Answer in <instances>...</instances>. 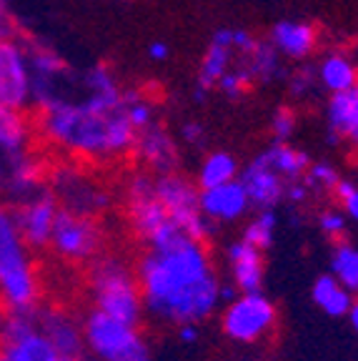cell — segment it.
<instances>
[{
    "label": "cell",
    "instance_id": "1",
    "mask_svg": "<svg viewBox=\"0 0 358 361\" xmlns=\"http://www.w3.org/2000/svg\"><path fill=\"white\" fill-rule=\"evenodd\" d=\"M143 309L163 324H201L221 306V279L203 241L180 238L163 248H148L135 266Z\"/></svg>",
    "mask_w": 358,
    "mask_h": 361
},
{
    "label": "cell",
    "instance_id": "2",
    "mask_svg": "<svg viewBox=\"0 0 358 361\" xmlns=\"http://www.w3.org/2000/svg\"><path fill=\"white\" fill-rule=\"evenodd\" d=\"M35 133L45 146L73 161H113L133 151L135 126L125 113V90H85L38 106Z\"/></svg>",
    "mask_w": 358,
    "mask_h": 361
},
{
    "label": "cell",
    "instance_id": "3",
    "mask_svg": "<svg viewBox=\"0 0 358 361\" xmlns=\"http://www.w3.org/2000/svg\"><path fill=\"white\" fill-rule=\"evenodd\" d=\"M33 143L35 121L28 111L0 106V201L18 203L45 188L48 166Z\"/></svg>",
    "mask_w": 358,
    "mask_h": 361
},
{
    "label": "cell",
    "instance_id": "4",
    "mask_svg": "<svg viewBox=\"0 0 358 361\" xmlns=\"http://www.w3.org/2000/svg\"><path fill=\"white\" fill-rule=\"evenodd\" d=\"M43 299V279L33 248L23 241L13 206L0 201V301L11 314H30Z\"/></svg>",
    "mask_w": 358,
    "mask_h": 361
},
{
    "label": "cell",
    "instance_id": "5",
    "mask_svg": "<svg viewBox=\"0 0 358 361\" xmlns=\"http://www.w3.org/2000/svg\"><path fill=\"white\" fill-rule=\"evenodd\" d=\"M88 291L93 309L121 322L138 324L146 314L143 293L135 271L118 256L93 259L88 274Z\"/></svg>",
    "mask_w": 358,
    "mask_h": 361
},
{
    "label": "cell",
    "instance_id": "6",
    "mask_svg": "<svg viewBox=\"0 0 358 361\" xmlns=\"http://www.w3.org/2000/svg\"><path fill=\"white\" fill-rule=\"evenodd\" d=\"M83 344L95 361H153V351L138 324L121 322L101 311H90L83 322Z\"/></svg>",
    "mask_w": 358,
    "mask_h": 361
},
{
    "label": "cell",
    "instance_id": "7",
    "mask_svg": "<svg viewBox=\"0 0 358 361\" xmlns=\"http://www.w3.org/2000/svg\"><path fill=\"white\" fill-rule=\"evenodd\" d=\"M45 188L53 193L61 209L75 214L98 219L111 206V193L106 186L80 164H58L48 169Z\"/></svg>",
    "mask_w": 358,
    "mask_h": 361
},
{
    "label": "cell",
    "instance_id": "8",
    "mask_svg": "<svg viewBox=\"0 0 358 361\" xmlns=\"http://www.w3.org/2000/svg\"><path fill=\"white\" fill-rule=\"evenodd\" d=\"M153 188H156L158 201L163 203V209L175 224L188 233L190 238L206 243L208 238L216 233V224L206 219L201 211V188H196L188 178L180 173L171 171V173H158L153 176Z\"/></svg>",
    "mask_w": 358,
    "mask_h": 361
},
{
    "label": "cell",
    "instance_id": "9",
    "mask_svg": "<svg viewBox=\"0 0 358 361\" xmlns=\"http://www.w3.org/2000/svg\"><path fill=\"white\" fill-rule=\"evenodd\" d=\"M276 306L264 291H238L221 314V329L230 341L256 344L276 326Z\"/></svg>",
    "mask_w": 358,
    "mask_h": 361
},
{
    "label": "cell",
    "instance_id": "10",
    "mask_svg": "<svg viewBox=\"0 0 358 361\" xmlns=\"http://www.w3.org/2000/svg\"><path fill=\"white\" fill-rule=\"evenodd\" d=\"M48 248L53 251L56 259L66 261V264H88L101 254L103 228L95 216L61 209Z\"/></svg>",
    "mask_w": 358,
    "mask_h": 361
},
{
    "label": "cell",
    "instance_id": "11",
    "mask_svg": "<svg viewBox=\"0 0 358 361\" xmlns=\"http://www.w3.org/2000/svg\"><path fill=\"white\" fill-rule=\"evenodd\" d=\"M0 106L20 111L33 106V68L28 43L16 35L0 38Z\"/></svg>",
    "mask_w": 358,
    "mask_h": 361
},
{
    "label": "cell",
    "instance_id": "12",
    "mask_svg": "<svg viewBox=\"0 0 358 361\" xmlns=\"http://www.w3.org/2000/svg\"><path fill=\"white\" fill-rule=\"evenodd\" d=\"M0 361H78L68 359L38 331L30 314H11L0 331Z\"/></svg>",
    "mask_w": 358,
    "mask_h": 361
},
{
    "label": "cell",
    "instance_id": "13",
    "mask_svg": "<svg viewBox=\"0 0 358 361\" xmlns=\"http://www.w3.org/2000/svg\"><path fill=\"white\" fill-rule=\"evenodd\" d=\"M58 211H61V206H58V201L53 198V193L48 188L13 203V216H16L18 231H20L23 241L28 243L33 251L48 248Z\"/></svg>",
    "mask_w": 358,
    "mask_h": 361
},
{
    "label": "cell",
    "instance_id": "14",
    "mask_svg": "<svg viewBox=\"0 0 358 361\" xmlns=\"http://www.w3.org/2000/svg\"><path fill=\"white\" fill-rule=\"evenodd\" d=\"M125 206H128V219L133 231L138 233L143 241L151 236L153 231H158L166 221H171V216L166 214L163 203L158 201L156 188H153V176L148 173H135L128 180L125 188Z\"/></svg>",
    "mask_w": 358,
    "mask_h": 361
},
{
    "label": "cell",
    "instance_id": "15",
    "mask_svg": "<svg viewBox=\"0 0 358 361\" xmlns=\"http://www.w3.org/2000/svg\"><path fill=\"white\" fill-rule=\"evenodd\" d=\"M35 326L43 334L56 351H61L68 359H80L85 344H83V326L70 311L63 306H38L33 311Z\"/></svg>",
    "mask_w": 358,
    "mask_h": 361
},
{
    "label": "cell",
    "instance_id": "16",
    "mask_svg": "<svg viewBox=\"0 0 358 361\" xmlns=\"http://www.w3.org/2000/svg\"><path fill=\"white\" fill-rule=\"evenodd\" d=\"M201 211L206 219H211L213 224H230L246 216V211L251 209V201L246 196V188L238 178L221 183V186L201 188Z\"/></svg>",
    "mask_w": 358,
    "mask_h": 361
},
{
    "label": "cell",
    "instance_id": "17",
    "mask_svg": "<svg viewBox=\"0 0 358 361\" xmlns=\"http://www.w3.org/2000/svg\"><path fill=\"white\" fill-rule=\"evenodd\" d=\"M238 180L246 188L251 206H256L258 211L273 209L285 196V178L276 173L261 156L251 161L243 171H238Z\"/></svg>",
    "mask_w": 358,
    "mask_h": 361
},
{
    "label": "cell",
    "instance_id": "18",
    "mask_svg": "<svg viewBox=\"0 0 358 361\" xmlns=\"http://www.w3.org/2000/svg\"><path fill=\"white\" fill-rule=\"evenodd\" d=\"M133 151L143 161V166H148L156 176L171 173L178 166V146H175L173 135L156 123H148L146 128L138 130Z\"/></svg>",
    "mask_w": 358,
    "mask_h": 361
},
{
    "label": "cell",
    "instance_id": "19",
    "mask_svg": "<svg viewBox=\"0 0 358 361\" xmlns=\"http://www.w3.org/2000/svg\"><path fill=\"white\" fill-rule=\"evenodd\" d=\"M228 259L230 279L238 291H261L264 288L266 269H264V251L251 246L248 241L238 238L226 251Z\"/></svg>",
    "mask_w": 358,
    "mask_h": 361
},
{
    "label": "cell",
    "instance_id": "20",
    "mask_svg": "<svg viewBox=\"0 0 358 361\" xmlns=\"http://www.w3.org/2000/svg\"><path fill=\"white\" fill-rule=\"evenodd\" d=\"M316 40H319V30L306 20H280L271 30V43L276 45V51L296 61L314 51Z\"/></svg>",
    "mask_w": 358,
    "mask_h": 361
},
{
    "label": "cell",
    "instance_id": "21",
    "mask_svg": "<svg viewBox=\"0 0 358 361\" xmlns=\"http://www.w3.org/2000/svg\"><path fill=\"white\" fill-rule=\"evenodd\" d=\"M230 30L233 28H223L213 35L211 43H208V51L201 61V71H198V88L201 90H211L216 88V83L221 80V75L226 73L233 63V38H230Z\"/></svg>",
    "mask_w": 358,
    "mask_h": 361
},
{
    "label": "cell",
    "instance_id": "22",
    "mask_svg": "<svg viewBox=\"0 0 358 361\" xmlns=\"http://www.w3.org/2000/svg\"><path fill=\"white\" fill-rule=\"evenodd\" d=\"M331 141L348 138L358 146V83L341 93H333L328 101Z\"/></svg>",
    "mask_w": 358,
    "mask_h": 361
},
{
    "label": "cell",
    "instance_id": "23",
    "mask_svg": "<svg viewBox=\"0 0 358 361\" xmlns=\"http://www.w3.org/2000/svg\"><path fill=\"white\" fill-rule=\"evenodd\" d=\"M311 296H314V304L319 306L326 316H346L353 299H356L333 274H326V276L316 279Z\"/></svg>",
    "mask_w": 358,
    "mask_h": 361
},
{
    "label": "cell",
    "instance_id": "24",
    "mask_svg": "<svg viewBox=\"0 0 358 361\" xmlns=\"http://www.w3.org/2000/svg\"><path fill=\"white\" fill-rule=\"evenodd\" d=\"M261 158H264L276 173L283 176L285 180H298L306 173L308 164H311L306 153L293 148L288 141H276L268 151L261 153Z\"/></svg>",
    "mask_w": 358,
    "mask_h": 361
},
{
    "label": "cell",
    "instance_id": "25",
    "mask_svg": "<svg viewBox=\"0 0 358 361\" xmlns=\"http://www.w3.org/2000/svg\"><path fill=\"white\" fill-rule=\"evenodd\" d=\"M241 68L251 75L253 83H256V80L268 83V80L280 75V53L276 51L273 43H261V40H258L251 51L241 56Z\"/></svg>",
    "mask_w": 358,
    "mask_h": 361
},
{
    "label": "cell",
    "instance_id": "26",
    "mask_svg": "<svg viewBox=\"0 0 358 361\" xmlns=\"http://www.w3.org/2000/svg\"><path fill=\"white\" fill-rule=\"evenodd\" d=\"M319 80L331 93H341V90H348L358 83V68L343 53H333V56L323 58V63H321Z\"/></svg>",
    "mask_w": 358,
    "mask_h": 361
},
{
    "label": "cell",
    "instance_id": "27",
    "mask_svg": "<svg viewBox=\"0 0 358 361\" xmlns=\"http://www.w3.org/2000/svg\"><path fill=\"white\" fill-rule=\"evenodd\" d=\"M235 178H238V161L226 151L208 153L198 169V188L221 186V183H228Z\"/></svg>",
    "mask_w": 358,
    "mask_h": 361
},
{
    "label": "cell",
    "instance_id": "28",
    "mask_svg": "<svg viewBox=\"0 0 358 361\" xmlns=\"http://www.w3.org/2000/svg\"><path fill=\"white\" fill-rule=\"evenodd\" d=\"M331 274L358 296V246L348 241H338L331 251Z\"/></svg>",
    "mask_w": 358,
    "mask_h": 361
},
{
    "label": "cell",
    "instance_id": "29",
    "mask_svg": "<svg viewBox=\"0 0 358 361\" xmlns=\"http://www.w3.org/2000/svg\"><path fill=\"white\" fill-rule=\"evenodd\" d=\"M273 236H276V214H273V209H264V211H258L256 219L248 221L241 238L251 243V246L266 251V248L273 243Z\"/></svg>",
    "mask_w": 358,
    "mask_h": 361
},
{
    "label": "cell",
    "instance_id": "30",
    "mask_svg": "<svg viewBox=\"0 0 358 361\" xmlns=\"http://www.w3.org/2000/svg\"><path fill=\"white\" fill-rule=\"evenodd\" d=\"M125 113H128V118L135 126V130L153 123V106L148 103V98L140 90H125Z\"/></svg>",
    "mask_w": 358,
    "mask_h": 361
},
{
    "label": "cell",
    "instance_id": "31",
    "mask_svg": "<svg viewBox=\"0 0 358 361\" xmlns=\"http://www.w3.org/2000/svg\"><path fill=\"white\" fill-rule=\"evenodd\" d=\"M306 186L308 188H319V191H333L336 183L341 180L336 166L326 164V161H319V164H308L306 169Z\"/></svg>",
    "mask_w": 358,
    "mask_h": 361
},
{
    "label": "cell",
    "instance_id": "32",
    "mask_svg": "<svg viewBox=\"0 0 358 361\" xmlns=\"http://www.w3.org/2000/svg\"><path fill=\"white\" fill-rule=\"evenodd\" d=\"M251 83H253L251 75H248L241 66H235V68H228V71L221 75V80L216 83V88L223 90L228 98H241Z\"/></svg>",
    "mask_w": 358,
    "mask_h": 361
},
{
    "label": "cell",
    "instance_id": "33",
    "mask_svg": "<svg viewBox=\"0 0 358 361\" xmlns=\"http://www.w3.org/2000/svg\"><path fill=\"white\" fill-rule=\"evenodd\" d=\"M118 88V78L111 68L98 63L83 73V90H113Z\"/></svg>",
    "mask_w": 358,
    "mask_h": 361
},
{
    "label": "cell",
    "instance_id": "34",
    "mask_svg": "<svg viewBox=\"0 0 358 361\" xmlns=\"http://www.w3.org/2000/svg\"><path fill=\"white\" fill-rule=\"evenodd\" d=\"M319 226L323 236L333 238V241H341L348 231V216L343 211H336V209H328L319 216Z\"/></svg>",
    "mask_w": 358,
    "mask_h": 361
},
{
    "label": "cell",
    "instance_id": "35",
    "mask_svg": "<svg viewBox=\"0 0 358 361\" xmlns=\"http://www.w3.org/2000/svg\"><path fill=\"white\" fill-rule=\"evenodd\" d=\"M336 198L343 203V214L348 216L351 221H356L358 224V186H353L351 180H338L336 183Z\"/></svg>",
    "mask_w": 358,
    "mask_h": 361
},
{
    "label": "cell",
    "instance_id": "36",
    "mask_svg": "<svg viewBox=\"0 0 358 361\" xmlns=\"http://www.w3.org/2000/svg\"><path fill=\"white\" fill-rule=\"evenodd\" d=\"M271 130H273L276 141H288L291 133L296 130V113L291 108H278L273 113V121H271Z\"/></svg>",
    "mask_w": 358,
    "mask_h": 361
},
{
    "label": "cell",
    "instance_id": "37",
    "mask_svg": "<svg viewBox=\"0 0 358 361\" xmlns=\"http://www.w3.org/2000/svg\"><path fill=\"white\" fill-rule=\"evenodd\" d=\"M183 141L188 143V146H201L203 141H206V130H203V126L198 123H185L183 126Z\"/></svg>",
    "mask_w": 358,
    "mask_h": 361
},
{
    "label": "cell",
    "instance_id": "38",
    "mask_svg": "<svg viewBox=\"0 0 358 361\" xmlns=\"http://www.w3.org/2000/svg\"><path fill=\"white\" fill-rule=\"evenodd\" d=\"M6 35H16V23H13L8 6L0 0V38H6Z\"/></svg>",
    "mask_w": 358,
    "mask_h": 361
},
{
    "label": "cell",
    "instance_id": "39",
    "mask_svg": "<svg viewBox=\"0 0 358 361\" xmlns=\"http://www.w3.org/2000/svg\"><path fill=\"white\" fill-rule=\"evenodd\" d=\"M306 196H308L306 183H298V180L285 183V196L283 198H288V201H293V203H301V201H306Z\"/></svg>",
    "mask_w": 358,
    "mask_h": 361
},
{
    "label": "cell",
    "instance_id": "40",
    "mask_svg": "<svg viewBox=\"0 0 358 361\" xmlns=\"http://www.w3.org/2000/svg\"><path fill=\"white\" fill-rule=\"evenodd\" d=\"M201 331H198V324H180L178 326V338L183 344H196Z\"/></svg>",
    "mask_w": 358,
    "mask_h": 361
},
{
    "label": "cell",
    "instance_id": "41",
    "mask_svg": "<svg viewBox=\"0 0 358 361\" xmlns=\"http://www.w3.org/2000/svg\"><path fill=\"white\" fill-rule=\"evenodd\" d=\"M148 56H151L153 61H166V58H168V45L156 40V43L148 45Z\"/></svg>",
    "mask_w": 358,
    "mask_h": 361
},
{
    "label": "cell",
    "instance_id": "42",
    "mask_svg": "<svg viewBox=\"0 0 358 361\" xmlns=\"http://www.w3.org/2000/svg\"><path fill=\"white\" fill-rule=\"evenodd\" d=\"M348 322H351V326H353V331L358 334V296L353 299V304H351V309H348Z\"/></svg>",
    "mask_w": 358,
    "mask_h": 361
},
{
    "label": "cell",
    "instance_id": "43",
    "mask_svg": "<svg viewBox=\"0 0 358 361\" xmlns=\"http://www.w3.org/2000/svg\"><path fill=\"white\" fill-rule=\"evenodd\" d=\"M8 319H11V311L3 306V301H0V331L6 329V324H8Z\"/></svg>",
    "mask_w": 358,
    "mask_h": 361
},
{
    "label": "cell",
    "instance_id": "44",
    "mask_svg": "<svg viewBox=\"0 0 358 361\" xmlns=\"http://www.w3.org/2000/svg\"><path fill=\"white\" fill-rule=\"evenodd\" d=\"M90 361H95V359H90Z\"/></svg>",
    "mask_w": 358,
    "mask_h": 361
}]
</instances>
